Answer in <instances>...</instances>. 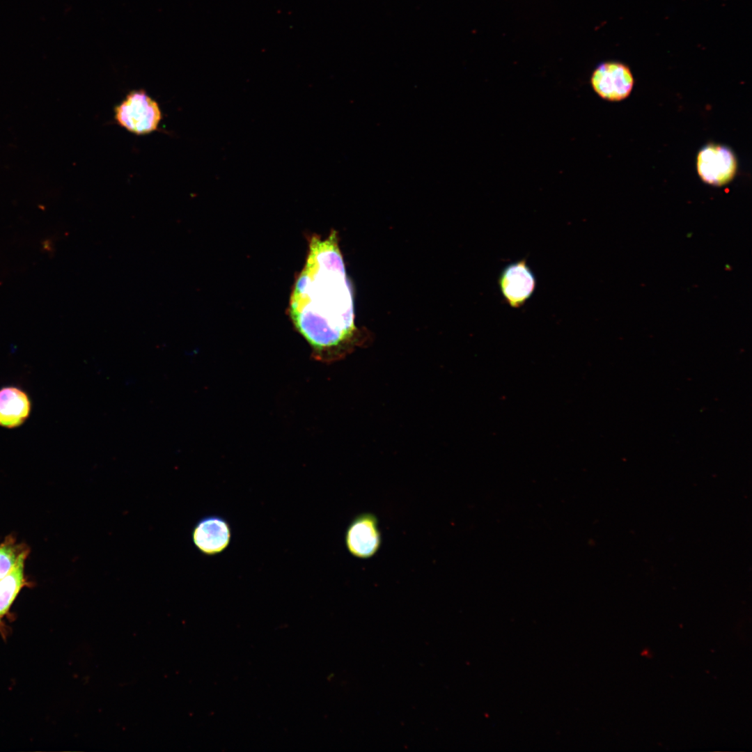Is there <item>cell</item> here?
<instances>
[{
  "label": "cell",
  "instance_id": "6da1fadb",
  "mask_svg": "<svg viewBox=\"0 0 752 752\" xmlns=\"http://www.w3.org/2000/svg\"><path fill=\"white\" fill-rule=\"evenodd\" d=\"M289 314L314 359L331 362L342 357L355 325L352 285L336 231L324 239H310L290 295Z\"/></svg>",
  "mask_w": 752,
  "mask_h": 752
},
{
  "label": "cell",
  "instance_id": "7a4b0ae2",
  "mask_svg": "<svg viewBox=\"0 0 752 752\" xmlns=\"http://www.w3.org/2000/svg\"><path fill=\"white\" fill-rule=\"evenodd\" d=\"M114 118L128 132L145 135L158 128L162 113L157 102L140 89L130 91L115 107Z\"/></svg>",
  "mask_w": 752,
  "mask_h": 752
},
{
  "label": "cell",
  "instance_id": "3957f363",
  "mask_svg": "<svg viewBox=\"0 0 752 752\" xmlns=\"http://www.w3.org/2000/svg\"><path fill=\"white\" fill-rule=\"evenodd\" d=\"M590 84L602 99L620 101L630 94L634 77L628 66L618 61L601 63L593 72Z\"/></svg>",
  "mask_w": 752,
  "mask_h": 752
},
{
  "label": "cell",
  "instance_id": "277c9868",
  "mask_svg": "<svg viewBox=\"0 0 752 752\" xmlns=\"http://www.w3.org/2000/svg\"><path fill=\"white\" fill-rule=\"evenodd\" d=\"M498 285L507 304L513 308H518L533 295L536 279L526 260L523 258L503 268L499 276Z\"/></svg>",
  "mask_w": 752,
  "mask_h": 752
},
{
  "label": "cell",
  "instance_id": "5b68a950",
  "mask_svg": "<svg viewBox=\"0 0 752 752\" xmlns=\"http://www.w3.org/2000/svg\"><path fill=\"white\" fill-rule=\"evenodd\" d=\"M697 171L705 183L722 186L730 182L737 171V161L727 147L710 144L703 148L697 156Z\"/></svg>",
  "mask_w": 752,
  "mask_h": 752
},
{
  "label": "cell",
  "instance_id": "8992f818",
  "mask_svg": "<svg viewBox=\"0 0 752 752\" xmlns=\"http://www.w3.org/2000/svg\"><path fill=\"white\" fill-rule=\"evenodd\" d=\"M345 542L352 556L360 559L374 556L382 542L377 517L373 513L365 512L354 517L347 528Z\"/></svg>",
  "mask_w": 752,
  "mask_h": 752
},
{
  "label": "cell",
  "instance_id": "52a82bcc",
  "mask_svg": "<svg viewBox=\"0 0 752 752\" xmlns=\"http://www.w3.org/2000/svg\"><path fill=\"white\" fill-rule=\"evenodd\" d=\"M231 538L230 524L218 515H209L200 519L191 532V540L195 547L207 556L223 552L229 546Z\"/></svg>",
  "mask_w": 752,
  "mask_h": 752
},
{
  "label": "cell",
  "instance_id": "ba28073f",
  "mask_svg": "<svg viewBox=\"0 0 752 752\" xmlns=\"http://www.w3.org/2000/svg\"><path fill=\"white\" fill-rule=\"evenodd\" d=\"M33 409L29 393L17 384L0 388V427L15 429L29 418Z\"/></svg>",
  "mask_w": 752,
  "mask_h": 752
},
{
  "label": "cell",
  "instance_id": "9c48e42d",
  "mask_svg": "<svg viewBox=\"0 0 752 752\" xmlns=\"http://www.w3.org/2000/svg\"><path fill=\"white\" fill-rule=\"evenodd\" d=\"M28 549L19 556L12 570L0 579V620L8 612L21 589L26 585L24 562Z\"/></svg>",
  "mask_w": 752,
  "mask_h": 752
},
{
  "label": "cell",
  "instance_id": "30bf717a",
  "mask_svg": "<svg viewBox=\"0 0 752 752\" xmlns=\"http://www.w3.org/2000/svg\"><path fill=\"white\" fill-rule=\"evenodd\" d=\"M27 549L9 537L0 545V579L14 567L20 554Z\"/></svg>",
  "mask_w": 752,
  "mask_h": 752
},
{
  "label": "cell",
  "instance_id": "8fae6325",
  "mask_svg": "<svg viewBox=\"0 0 752 752\" xmlns=\"http://www.w3.org/2000/svg\"><path fill=\"white\" fill-rule=\"evenodd\" d=\"M1 620H0V625H1Z\"/></svg>",
  "mask_w": 752,
  "mask_h": 752
}]
</instances>
